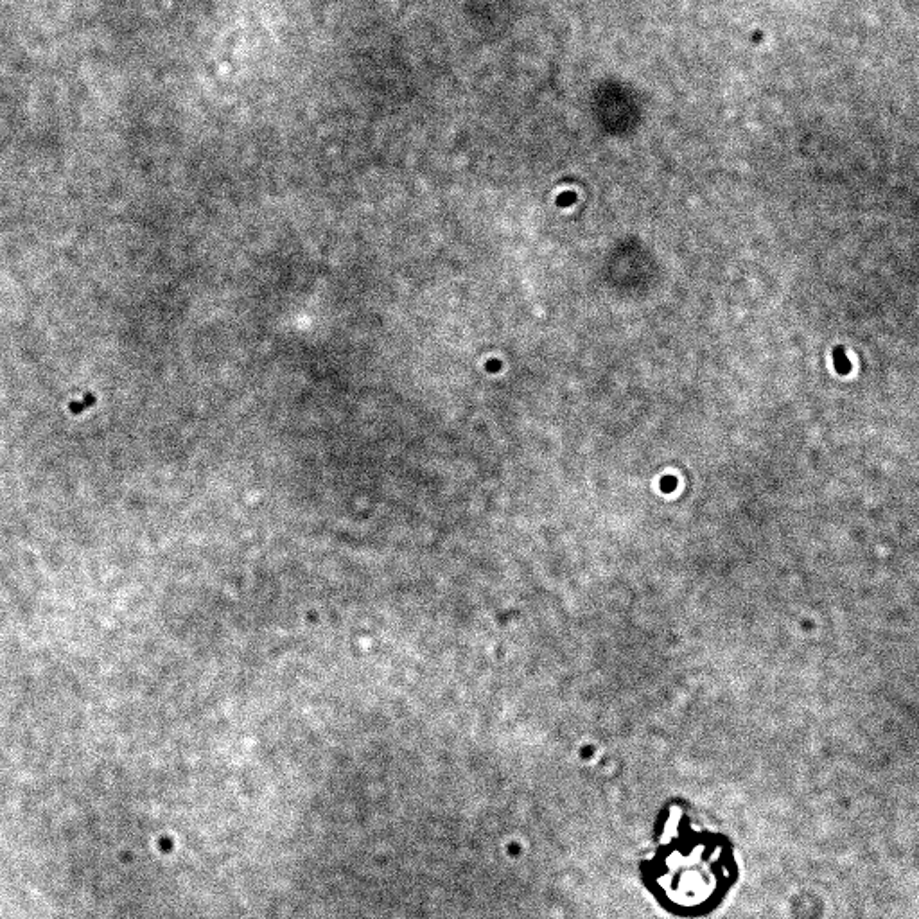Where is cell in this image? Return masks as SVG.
<instances>
[{
  "label": "cell",
  "mask_w": 919,
  "mask_h": 919,
  "mask_svg": "<svg viewBox=\"0 0 919 919\" xmlns=\"http://www.w3.org/2000/svg\"><path fill=\"white\" fill-rule=\"evenodd\" d=\"M835 367H837V370H839L841 374H844V372H849V368H851L848 358L844 356L842 349H837V351H835Z\"/></svg>",
  "instance_id": "1"
}]
</instances>
